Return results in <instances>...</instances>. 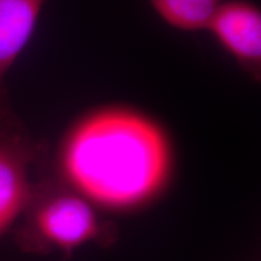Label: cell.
<instances>
[{"instance_id": "cell-1", "label": "cell", "mask_w": 261, "mask_h": 261, "mask_svg": "<svg viewBox=\"0 0 261 261\" xmlns=\"http://www.w3.org/2000/svg\"><path fill=\"white\" fill-rule=\"evenodd\" d=\"M174 165L172 137L158 119L126 104H106L65 129L47 169L99 211L130 213L161 197Z\"/></svg>"}, {"instance_id": "cell-3", "label": "cell", "mask_w": 261, "mask_h": 261, "mask_svg": "<svg viewBox=\"0 0 261 261\" xmlns=\"http://www.w3.org/2000/svg\"><path fill=\"white\" fill-rule=\"evenodd\" d=\"M47 162L46 148L14 113L0 116V238L27 210Z\"/></svg>"}, {"instance_id": "cell-6", "label": "cell", "mask_w": 261, "mask_h": 261, "mask_svg": "<svg viewBox=\"0 0 261 261\" xmlns=\"http://www.w3.org/2000/svg\"><path fill=\"white\" fill-rule=\"evenodd\" d=\"M226 0H149L155 12L171 27L184 32L205 31Z\"/></svg>"}, {"instance_id": "cell-2", "label": "cell", "mask_w": 261, "mask_h": 261, "mask_svg": "<svg viewBox=\"0 0 261 261\" xmlns=\"http://www.w3.org/2000/svg\"><path fill=\"white\" fill-rule=\"evenodd\" d=\"M48 163V162H47ZM103 212L50 174L47 165L15 230L22 252L70 256L85 246H110L117 230Z\"/></svg>"}, {"instance_id": "cell-5", "label": "cell", "mask_w": 261, "mask_h": 261, "mask_svg": "<svg viewBox=\"0 0 261 261\" xmlns=\"http://www.w3.org/2000/svg\"><path fill=\"white\" fill-rule=\"evenodd\" d=\"M47 0H0V116L10 108L6 76L37 29Z\"/></svg>"}, {"instance_id": "cell-4", "label": "cell", "mask_w": 261, "mask_h": 261, "mask_svg": "<svg viewBox=\"0 0 261 261\" xmlns=\"http://www.w3.org/2000/svg\"><path fill=\"white\" fill-rule=\"evenodd\" d=\"M205 31L247 75L260 81L261 12L249 0H226L208 23Z\"/></svg>"}]
</instances>
